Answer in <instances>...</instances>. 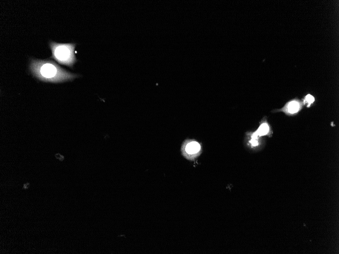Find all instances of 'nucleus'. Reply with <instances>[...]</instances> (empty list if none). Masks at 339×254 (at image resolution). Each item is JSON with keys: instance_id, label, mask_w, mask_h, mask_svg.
<instances>
[{"instance_id": "423d86ee", "label": "nucleus", "mask_w": 339, "mask_h": 254, "mask_svg": "<svg viewBox=\"0 0 339 254\" xmlns=\"http://www.w3.org/2000/svg\"><path fill=\"white\" fill-rule=\"evenodd\" d=\"M306 100L307 102H308L309 104L313 103L314 101V98L313 96L310 95H308L306 97Z\"/></svg>"}, {"instance_id": "0eeeda50", "label": "nucleus", "mask_w": 339, "mask_h": 254, "mask_svg": "<svg viewBox=\"0 0 339 254\" xmlns=\"http://www.w3.org/2000/svg\"><path fill=\"white\" fill-rule=\"evenodd\" d=\"M250 142H251V144L253 146H257L258 145V141L256 140V139L252 138Z\"/></svg>"}, {"instance_id": "f257e3e1", "label": "nucleus", "mask_w": 339, "mask_h": 254, "mask_svg": "<svg viewBox=\"0 0 339 254\" xmlns=\"http://www.w3.org/2000/svg\"><path fill=\"white\" fill-rule=\"evenodd\" d=\"M30 68L34 76L45 81L63 82L77 76L68 73L53 62L33 60L31 62Z\"/></svg>"}, {"instance_id": "20e7f679", "label": "nucleus", "mask_w": 339, "mask_h": 254, "mask_svg": "<svg viewBox=\"0 0 339 254\" xmlns=\"http://www.w3.org/2000/svg\"><path fill=\"white\" fill-rule=\"evenodd\" d=\"M268 130H269V127H268V125H267L266 123L263 124L262 125L260 126L259 128L256 133L258 134V136H264V135H266L268 133Z\"/></svg>"}, {"instance_id": "39448f33", "label": "nucleus", "mask_w": 339, "mask_h": 254, "mask_svg": "<svg viewBox=\"0 0 339 254\" xmlns=\"http://www.w3.org/2000/svg\"><path fill=\"white\" fill-rule=\"evenodd\" d=\"M299 105L297 102H291L288 105V110L291 113L297 112L299 110Z\"/></svg>"}, {"instance_id": "6e6552de", "label": "nucleus", "mask_w": 339, "mask_h": 254, "mask_svg": "<svg viewBox=\"0 0 339 254\" xmlns=\"http://www.w3.org/2000/svg\"><path fill=\"white\" fill-rule=\"evenodd\" d=\"M29 186H30L29 184V183L26 184H24V189H28V188H29Z\"/></svg>"}, {"instance_id": "f03ea898", "label": "nucleus", "mask_w": 339, "mask_h": 254, "mask_svg": "<svg viewBox=\"0 0 339 254\" xmlns=\"http://www.w3.org/2000/svg\"><path fill=\"white\" fill-rule=\"evenodd\" d=\"M74 44H57L50 43L53 57L60 64L72 66L76 62L75 54Z\"/></svg>"}, {"instance_id": "7ed1b4c3", "label": "nucleus", "mask_w": 339, "mask_h": 254, "mask_svg": "<svg viewBox=\"0 0 339 254\" xmlns=\"http://www.w3.org/2000/svg\"><path fill=\"white\" fill-rule=\"evenodd\" d=\"M201 149L199 144L196 142L189 143L185 147V151L189 154H194L198 153Z\"/></svg>"}]
</instances>
